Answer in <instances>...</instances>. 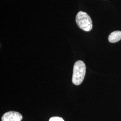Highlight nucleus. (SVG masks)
Segmentation results:
<instances>
[{
    "instance_id": "obj_2",
    "label": "nucleus",
    "mask_w": 121,
    "mask_h": 121,
    "mask_svg": "<svg viewBox=\"0 0 121 121\" xmlns=\"http://www.w3.org/2000/svg\"><path fill=\"white\" fill-rule=\"evenodd\" d=\"M76 22L80 29L85 31H89L92 28V20L86 12L79 11L77 14Z\"/></svg>"
},
{
    "instance_id": "obj_1",
    "label": "nucleus",
    "mask_w": 121,
    "mask_h": 121,
    "mask_svg": "<svg viewBox=\"0 0 121 121\" xmlns=\"http://www.w3.org/2000/svg\"><path fill=\"white\" fill-rule=\"evenodd\" d=\"M86 73V66L82 60L77 61L73 66L72 81L74 84L79 85L82 82Z\"/></svg>"
},
{
    "instance_id": "obj_4",
    "label": "nucleus",
    "mask_w": 121,
    "mask_h": 121,
    "mask_svg": "<svg viewBox=\"0 0 121 121\" xmlns=\"http://www.w3.org/2000/svg\"><path fill=\"white\" fill-rule=\"evenodd\" d=\"M108 41L111 43H115L121 39V31H115L112 32L108 36Z\"/></svg>"
},
{
    "instance_id": "obj_3",
    "label": "nucleus",
    "mask_w": 121,
    "mask_h": 121,
    "mask_svg": "<svg viewBox=\"0 0 121 121\" xmlns=\"http://www.w3.org/2000/svg\"><path fill=\"white\" fill-rule=\"evenodd\" d=\"M22 119L21 114L17 112L9 111L5 113L1 118L2 121H21Z\"/></svg>"
},
{
    "instance_id": "obj_5",
    "label": "nucleus",
    "mask_w": 121,
    "mask_h": 121,
    "mask_svg": "<svg viewBox=\"0 0 121 121\" xmlns=\"http://www.w3.org/2000/svg\"><path fill=\"white\" fill-rule=\"evenodd\" d=\"M49 121H64V120L60 117H53L50 118Z\"/></svg>"
}]
</instances>
